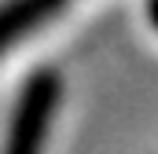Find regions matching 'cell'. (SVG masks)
<instances>
[{
	"label": "cell",
	"instance_id": "obj_1",
	"mask_svg": "<svg viewBox=\"0 0 158 154\" xmlns=\"http://www.w3.org/2000/svg\"><path fill=\"white\" fill-rule=\"evenodd\" d=\"M59 99H63L59 70H52V66L33 70L26 77L15 107H11L0 154H44L52 121H55V110H59Z\"/></svg>",
	"mask_w": 158,
	"mask_h": 154
},
{
	"label": "cell",
	"instance_id": "obj_2",
	"mask_svg": "<svg viewBox=\"0 0 158 154\" xmlns=\"http://www.w3.org/2000/svg\"><path fill=\"white\" fill-rule=\"evenodd\" d=\"M66 0H4L0 4V55L40 30L52 15L63 11Z\"/></svg>",
	"mask_w": 158,
	"mask_h": 154
},
{
	"label": "cell",
	"instance_id": "obj_3",
	"mask_svg": "<svg viewBox=\"0 0 158 154\" xmlns=\"http://www.w3.org/2000/svg\"><path fill=\"white\" fill-rule=\"evenodd\" d=\"M147 15H151V26L158 30V0H147Z\"/></svg>",
	"mask_w": 158,
	"mask_h": 154
}]
</instances>
